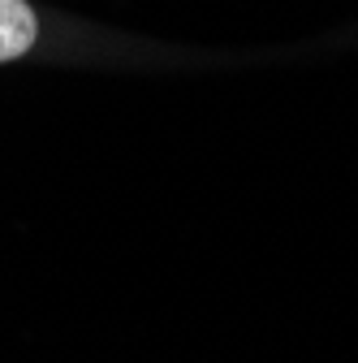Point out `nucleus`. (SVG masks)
Listing matches in <instances>:
<instances>
[{"mask_svg":"<svg viewBox=\"0 0 358 363\" xmlns=\"http://www.w3.org/2000/svg\"><path fill=\"white\" fill-rule=\"evenodd\" d=\"M39 43V13L30 0H0V65L30 57Z\"/></svg>","mask_w":358,"mask_h":363,"instance_id":"obj_1","label":"nucleus"}]
</instances>
